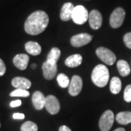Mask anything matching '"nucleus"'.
Here are the masks:
<instances>
[{
    "mask_svg": "<svg viewBox=\"0 0 131 131\" xmlns=\"http://www.w3.org/2000/svg\"><path fill=\"white\" fill-rule=\"evenodd\" d=\"M123 41L127 47L131 49V32L127 33L123 37Z\"/></svg>",
    "mask_w": 131,
    "mask_h": 131,
    "instance_id": "a878e982",
    "label": "nucleus"
},
{
    "mask_svg": "<svg viewBox=\"0 0 131 131\" xmlns=\"http://www.w3.org/2000/svg\"><path fill=\"white\" fill-rule=\"evenodd\" d=\"M88 20H89L90 27L94 30H97L101 28L102 26V23H103L102 15L97 9H93L90 13Z\"/></svg>",
    "mask_w": 131,
    "mask_h": 131,
    "instance_id": "9d476101",
    "label": "nucleus"
},
{
    "mask_svg": "<svg viewBox=\"0 0 131 131\" xmlns=\"http://www.w3.org/2000/svg\"><path fill=\"white\" fill-rule=\"evenodd\" d=\"M57 63H51L46 61L42 64V71L46 80H52L57 74Z\"/></svg>",
    "mask_w": 131,
    "mask_h": 131,
    "instance_id": "9b49d317",
    "label": "nucleus"
},
{
    "mask_svg": "<svg viewBox=\"0 0 131 131\" xmlns=\"http://www.w3.org/2000/svg\"><path fill=\"white\" fill-rule=\"evenodd\" d=\"M12 85L16 89L28 90L31 86V82L26 78L17 77L12 80Z\"/></svg>",
    "mask_w": 131,
    "mask_h": 131,
    "instance_id": "2eb2a0df",
    "label": "nucleus"
},
{
    "mask_svg": "<svg viewBox=\"0 0 131 131\" xmlns=\"http://www.w3.org/2000/svg\"><path fill=\"white\" fill-rule=\"evenodd\" d=\"M125 18V12L122 7H117L112 12L109 18L110 26L114 28L120 27Z\"/></svg>",
    "mask_w": 131,
    "mask_h": 131,
    "instance_id": "39448f33",
    "label": "nucleus"
},
{
    "mask_svg": "<svg viewBox=\"0 0 131 131\" xmlns=\"http://www.w3.org/2000/svg\"><path fill=\"white\" fill-rule=\"evenodd\" d=\"M82 62V57L80 54H74L68 57L65 61V64L66 66L70 68H75L81 65Z\"/></svg>",
    "mask_w": 131,
    "mask_h": 131,
    "instance_id": "f3484780",
    "label": "nucleus"
},
{
    "mask_svg": "<svg viewBox=\"0 0 131 131\" xmlns=\"http://www.w3.org/2000/svg\"><path fill=\"white\" fill-rule=\"evenodd\" d=\"M114 121V114L112 111L106 110L99 119V127L101 131H108L112 127Z\"/></svg>",
    "mask_w": 131,
    "mask_h": 131,
    "instance_id": "423d86ee",
    "label": "nucleus"
},
{
    "mask_svg": "<svg viewBox=\"0 0 131 131\" xmlns=\"http://www.w3.org/2000/svg\"><path fill=\"white\" fill-rule=\"evenodd\" d=\"M48 24V15L45 11L37 10L27 18L24 24V28L26 32L30 35H38L46 29Z\"/></svg>",
    "mask_w": 131,
    "mask_h": 131,
    "instance_id": "f257e3e1",
    "label": "nucleus"
},
{
    "mask_svg": "<svg viewBox=\"0 0 131 131\" xmlns=\"http://www.w3.org/2000/svg\"><path fill=\"white\" fill-rule=\"evenodd\" d=\"M14 65L20 70H25L27 68L29 57L26 54H18L13 58Z\"/></svg>",
    "mask_w": 131,
    "mask_h": 131,
    "instance_id": "ddd939ff",
    "label": "nucleus"
},
{
    "mask_svg": "<svg viewBox=\"0 0 131 131\" xmlns=\"http://www.w3.org/2000/svg\"><path fill=\"white\" fill-rule=\"evenodd\" d=\"M57 81L58 83L60 85V87L62 88H66L69 87V77L64 74H59L57 77Z\"/></svg>",
    "mask_w": 131,
    "mask_h": 131,
    "instance_id": "4be33fe9",
    "label": "nucleus"
},
{
    "mask_svg": "<svg viewBox=\"0 0 131 131\" xmlns=\"http://www.w3.org/2000/svg\"><path fill=\"white\" fill-rule=\"evenodd\" d=\"M117 69L119 73L122 77H127L130 73V68L127 62L124 60H119L117 62Z\"/></svg>",
    "mask_w": 131,
    "mask_h": 131,
    "instance_id": "a211bd4d",
    "label": "nucleus"
},
{
    "mask_svg": "<svg viewBox=\"0 0 131 131\" xmlns=\"http://www.w3.org/2000/svg\"><path fill=\"white\" fill-rule=\"evenodd\" d=\"M93 37L87 33H82V34H79L73 36L71 38V45L72 46L76 47H82L85 45L88 44L92 41Z\"/></svg>",
    "mask_w": 131,
    "mask_h": 131,
    "instance_id": "6e6552de",
    "label": "nucleus"
},
{
    "mask_svg": "<svg viewBox=\"0 0 131 131\" xmlns=\"http://www.w3.org/2000/svg\"><path fill=\"white\" fill-rule=\"evenodd\" d=\"M91 80L98 88H103L107 84L109 80V72L106 66L99 64L93 70Z\"/></svg>",
    "mask_w": 131,
    "mask_h": 131,
    "instance_id": "f03ea898",
    "label": "nucleus"
},
{
    "mask_svg": "<svg viewBox=\"0 0 131 131\" xmlns=\"http://www.w3.org/2000/svg\"><path fill=\"white\" fill-rule=\"evenodd\" d=\"M124 99L126 102H131V84L127 85L124 91Z\"/></svg>",
    "mask_w": 131,
    "mask_h": 131,
    "instance_id": "393cba45",
    "label": "nucleus"
},
{
    "mask_svg": "<svg viewBox=\"0 0 131 131\" xmlns=\"http://www.w3.org/2000/svg\"><path fill=\"white\" fill-rule=\"evenodd\" d=\"M60 56L61 50L58 47H53L47 55V61L51 63H57Z\"/></svg>",
    "mask_w": 131,
    "mask_h": 131,
    "instance_id": "412c9836",
    "label": "nucleus"
},
{
    "mask_svg": "<svg viewBox=\"0 0 131 131\" xmlns=\"http://www.w3.org/2000/svg\"><path fill=\"white\" fill-rule=\"evenodd\" d=\"M122 89V82L117 77H113L110 82V91L113 94H118Z\"/></svg>",
    "mask_w": 131,
    "mask_h": 131,
    "instance_id": "aec40b11",
    "label": "nucleus"
},
{
    "mask_svg": "<svg viewBox=\"0 0 131 131\" xmlns=\"http://www.w3.org/2000/svg\"><path fill=\"white\" fill-rule=\"evenodd\" d=\"M96 55L97 56L103 61L104 63L107 65H113L116 61V56L112 50L106 47H98L96 50Z\"/></svg>",
    "mask_w": 131,
    "mask_h": 131,
    "instance_id": "20e7f679",
    "label": "nucleus"
},
{
    "mask_svg": "<svg viewBox=\"0 0 131 131\" xmlns=\"http://www.w3.org/2000/svg\"><path fill=\"white\" fill-rule=\"evenodd\" d=\"M74 8V6L71 2H66L63 5L60 13V17L63 21H68L71 19Z\"/></svg>",
    "mask_w": 131,
    "mask_h": 131,
    "instance_id": "4468645a",
    "label": "nucleus"
},
{
    "mask_svg": "<svg viewBox=\"0 0 131 131\" xmlns=\"http://www.w3.org/2000/svg\"><path fill=\"white\" fill-rule=\"evenodd\" d=\"M59 131H71V130L69 127L66 126V125H62V126L60 127Z\"/></svg>",
    "mask_w": 131,
    "mask_h": 131,
    "instance_id": "c756f323",
    "label": "nucleus"
},
{
    "mask_svg": "<svg viewBox=\"0 0 131 131\" xmlns=\"http://www.w3.org/2000/svg\"><path fill=\"white\" fill-rule=\"evenodd\" d=\"M21 101L20 100H16V101H13L10 103V106L11 107H18L21 105Z\"/></svg>",
    "mask_w": 131,
    "mask_h": 131,
    "instance_id": "c85d7f7f",
    "label": "nucleus"
},
{
    "mask_svg": "<svg viewBox=\"0 0 131 131\" xmlns=\"http://www.w3.org/2000/svg\"><path fill=\"white\" fill-rule=\"evenodd\" d=\"M82 89V80L78 75L72 77L69 85V93L72 96H77L81 93Z\"/></svg>",
    "mask_w": 131,
    "mask_h": 131,
    "instance_id": "1a4fd4ad",
    "label": "nucleus"
},
{
    "mask_svg": "<svg viewBox=\"0 0 131 131\" xmlns=\"http://www.w3.org/2000/svg\"><path fill=\"white\" fill-rule=\"evenodd\" d=\"M0 127H1V124H0Z\"/></svg>",
    "mask_w": 131,
    "mask_h": 131,
    "instance_id": "473e14b6",
    "label": "nucleus"
},
{
    "mask_svg": "<svg viewBox=\"0 0 131 131\" xmlns=\"http://www.w3.org/2000/svg\"><path fill=\"white\" fill-rule=\"evenodd\" d=\"M25 49L27 52L32 56H38L42 52L40 45L36 42H28L25 45Z\"/></svg>",
    "mask_w": 131,
    "mask_h": 131,
    "instance_id": "dca6fc26",
    "label": "nucleus"
},
{
    "mask_svg": "<svg viewBox=\"0 0 131 131\" xmlns=\"http://www.w3.org/2000/svg\"><path fill=\"white\" fill-rule=\"evenodd\" d=\"M45 107L50 114H56L60 111L61 105L58 99L56 96L50 95L46 97Z\"/></svg>",
    "mask_w": 131,
    "mask_h": 131,
    "instance_id": "0eeeda50",
    "label": "nucleus"
},
{
    "mask_svg": "<svg viewBox=\"0 0 131 131\" xmlns=\"http://www.w3.org/2000/svg\"><path fill=\"white\" fill-rule=\"evenodd\" d=\"M89 18V14L88 9L82 5H77L74 7L71 19L75 24L78 25H82L84 24Z\"/></svg>",
    "mask_w": 131,
    "mask_h": 131,
    "instance_id": "7ed1b4c3",
    "label": "nucleus"
},
{
    "mask_svg": "<svg viewBox=\"0 0 131 131\" xmlns=\"http://www.w3.org/2000/svg\"><path fill=\"white\" fill-rule=\"evenodd\" d=\"M13 117L15 119H24L25 118V115L21 113H15Z\"/></svg>",
    "mask_w": 131,
    "mask_h": 131,
    "instance_id": "cd10ccee",
    "label": "nucleus"
},
{
    "mask_svg": "<svg viewBox=\"0 0 131 131\" xmlns=\"http://www.w3.org/2000/svg\"><path fill=\"white\" fill-rule=\"evenodd\" d=\"M9 95L11 97H24L26 98L30 95V93L27 90L16 89L13 90L12 93H10Z\"/></svg>",
    "mask_w": 131,
    "mask_h": 131,
    "instance_id": "b1692460",
    "label": "nucleus"
},
{
    "mask_svg": "<svg viewBox=\"0 0 131 131\" xmlns=\"http://www.w3.org/2000/svg\"><path fill=\"white\" fill-rule=\"evenodd\" d=\"M114 131H125V130L124 129V128H122V127H119V128H117L116 130H114Z\"/></svg>",
    "mask_w": 131,
    "mask_h": 131,
    "instance_id": "7c9ffc66",
    "label": "nucleus"
},
{
    "mask_svg": "<svg viewBox=\"0 0 131 131\" xmlns=\"http://www.w3.org/2000/svg\"><path fill=\"white\" fill-rule=\"evenodd\" d=\"M116 120L121 125H127L131 123V112H122L118 113L116 116Z\"/></svg>",
    "mask_w": 131,
    "mask_h": 131,
    "instance_id": "6ab92c4d",
    "label": "nucleus"
},
{
    "mask_svg": "<svg viewBox=\"0 0 131 131\" xmlns=\"http://www.w3.org/2000/svg\"><path fill=\"white\" fill-rule=\"evenodd\" d=\"M36 67H37V65H36L35 63H33L32 65H31V68H32L33 69H36Z\"/></svg>",
    "mask_w": 131,
    "mask_h": 131,
    "instance_id": "2f4dec72",
    "label": "nucleus"
},
{
    "mask_svg": "<svg viewBox=\"0 0 131 131\" xmlns=\"http://www.w3.org/2000/svg\"><path fill=\"white\" fill-rule=\"evenodd\" d=\"M20 131H38V126L34 122L27 121L21 125Z\"/></svg>",
    "mask_w": 131,
    "mask_h": 131,
    "instance_id": "5701e85b",
    "label": "nucleus"
},
{
    "mask_svg": "<svg viewBox=\"0 0 131 131\" xmlns=\"http://www.w3.org/2000/svg\"><path fill=\"white\" fill-rule=\"evenodd\" d=\"M6 72V66L4 61L0 58V77L3 76Z\"/></svg>",
    "mask_w": 131,
    "mask_h": 131,
    "instance_id": "bb28decb",
    "label": "nucleus"
},
{
    "mask_svg": "<svg viewBox=\"0 0 131 131\" xmlns=\"http://www.w3.org/2000/svg\"><path fill=\"white\" fill-rule=\"evenodd\" d=\"M46 98L40 91L34 92L32 95V103L37 110H42L45 107Z\"/></svg>",
    "mask_w": 131,
    "mask_h": 131,
    "instance_id": "f8f14e48",
    "label": "nucleus"
}]
</instances>
